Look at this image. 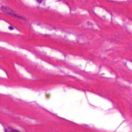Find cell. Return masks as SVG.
I'll return each instance as SVG.
<instances>
[{
	"label": "cell",
	"instance_id": "1",
	"mask_svg": "<svg viewBox=\"0 0 132 132\" xmlns=\"http://www.w3.org/2000/svg\"><path fill=\"white\" fill-rule=\"evenodd\" d=\"M2 10L4 12L8 14H10V15H12L14 16H16V17H19L20 18V16H19L18 15H17L16 13L14 12L12 9H10V8L7 7V6H2Z\"/></svg>",
	"mask_w": 132,
	"mask_h": 132
},
{
	"label": "cell",
	"instance_id": "2",
	"mask_svg": "<svg viewBox=\"0 0 132 132\" xmlns=\"http://www.w3.org/2000/svg\"><path fill=\"white\" fill-rule=\"evenodd\" d=\"M37 1H38L39 3H40V2H41V0H37Z\"/></svg>",
	"mask_w": 132,
	"mask_h": 132
}]
</instances>
